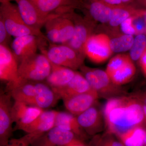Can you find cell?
Returning a JSON list of instances; mask_svg holds the SVG:
<instances>
[{
    "label": "cell",
    "mask_w": 146,
    "mask_h": 146,
    "mask_svg": "<svg viewBox=\"0 0 146 146\" xmlns=\"http://www.w3.org/2000/svg\"><path fill=\"white\" fill-rule=\"evenodd\" d=\"M104 118L108 133L117 136L145 121L143 104L133 96L108 99L104 108Z\"/></svg>",
    "instance_id": "obj_1"
},
{
    "label": "cell",
    "mask_w": 146,
    "mask_h": 146,
    "mask_svg": "<svg viewBox=\"0 0 146 146\" xmlns=\"http://www.w3.org/2000/svg\"><path fill=\"white\" fill-rule=\"evenodd\" d=\"M0 19L3 21L9 34L14 37L33 35L48 41L41 30L33 28L25 23L20 14L17 5L11 2L1 3Z\"/></svg>",
    "instance_id": "obj_2"
},
{
    "label": "cell",
    "mask_w": 146,
    "mask_h": 146,
    "mask_svg": "<svg viewBox=\"0 0 146 146\" xmlns=\"http://www.w3.org/2000/svg\"><path fill=\"white\" fill-rule=\"evenodd\" d=\"M70 19L74 25V34L72 38L64 44L68 45L77 52L86 57L85 46L86 42L96 27V23L89 16L84 17L78 15L72 10L64 13Z\"/></svg>",
    "instance_id": "obj_3"
},
{
    "label": "cell",
    "mask_w": 146,
    "mask_h": 146,
    "mask_svg": "<svg viewBox=\"0 0 146 146\" xmlns=\"http://www.w3.org/2000/svg\"><path fill=\"white\" fill-rule=\"evenodd\" d=\"M51 70L49 60L44 54H35L22 60L18 66V76L28 81L46 80Z\"/></svg>",
    "instance_id": "obj_4"
},
{
    "label": "cell",
    "mask_w": 146,
    "mask_h": 146,
    "mask_svg": "<svg viewBox=\"0 0 146 146\" xmlns=\"http://www.w3.org/2000/svg\"><path fill=\"white\" fill-rule=\"evenodd\" d=\"M80 69L91 88L96 91L99 97L109 99L117 97L123 93L120 86L113 83L106 71L89 68L84 65Z\"/></svg>",
    "instance_id": "obj_5"
},
{
    "label": "cell",
    "mask_w": 146,
    "mask_h": 146,
    "mask_svg": "<svg viewBox=\"0 0 146 146\" xmlns=\"http://www.w3.org/2000/svg\"><path fill=\"white\" fill-rule=\"evenodd\" d=\"M41 48L42 53L45 54L52 63L74 71L83 65L86 58L64 44L57 45L52 43L47 50L42 47Z\"/></svg>",
    "instance_id": "obj_6"
},
{
    "label": "cell",
    "mask_w": 146,
    "mask_h": 146,
    "mask_svg": "<svg viewBox=\"0 0 146 146\" xmlns=\"http://www.w3.org/2000/svg\"><path fill=\"white\" fill-rule=\"evenodd\" d=\"M44 26L48 41L54 44H66L72 38L74 30L73 21L63 13L50 19Z\"/></svg>",
    "instance_id": "obj_7"
},
{
    "label": "cell",
    "mask_w": 146,
    "mask_h": 146,
    "mask_svg": "<svg viewBox=\"0 0 146 146\" xmlns=\"http://www.w3.org/2000/svg\"><path fill=\"white\" fill-rule=\"evenodd\" d=\"M112 52L110 46V38L104 33L91 35L85 46L86 56L94 63L104 62Z\"/></svg>",
    "instance_id": "obj_8"
},
{
    "label": "cell",
    "mask_w": 146,
    "mask_h": 146,
    "mask_svg": "<svg viewBox=\"0 0 146 146\" xmlns=\"http://www.w3.org/2000/svg\"><path fill=\"white\" fill-rule=\"evenodd\" d=\"M8 93L1 91L0 95V146L7 145L13 131L12 116L13 104Z\"/></svg>",
    "instance_id": "obj_9"
},
{
    "label": "cell",
    "mask_w": 146,
    "mask_h": 146,
    "mask_svg": "<svg viewBox=\"0 0 146 146\" xmlns=\"http://www.w3.org/2000/svg\"><path fill=\"white\" fill-rule=\"evenodd\" d=\"M23 20L29 27L41 30L47 21L58 15L54 13L49 16L42 14L30 0H15Z\"/></svg>",
    "instance_id": "obj_10"
},
{
    "label": "cell",
    "mask_w": 146,
    "mask_h": 146,
    "mask_svg": "<svg viewBox=\"0 0 146 146\" xmlns=\"http://www.w3.org/2000/svg\"><path fill=\"white\" fill-rule=\"evenodd\" d=\"M18 61L8 46L0 44V79L7 84L21 79L18 76Z\"/></svg>",
    "instance_id": "obj_11"
},
{
    "label": "cell",
    "mask_w": 146,
    "mask_h": 146,
    "mask_svg": "<svg viewBox=\"0 0 146 146\" xmlns=\"http://www.w3.org/2000/svg\"><path fill=\"white\" fill-rule=\"evenodd\" d=\"M77 140H82L73 132L54 126L36 138L31 146H65Z\"/></svg>",
    "instance_id": "obj_12"
},
{
    "label": "cell",
    "mask_w": 146,
    "mask_h": 146,
    "mask_svg": "<svg viewBox=\"0 0 146 146\" xmlns=\"http://www.w3.org/2000/svg\"><path fill=\"white\" fill-rule=\"evenodd\" d=\"M44 110L31 105L15 101L12 108L13 123H16L14 129L23 130L37 118Z\"/></svg>",
    "instance_id": "obj_13"
},
{
    "label": "cell",
    "mask_w": 146,
    "mask_h": 146,
    "mask_svg": "<svg viewBox=\"0 0 146 146\" xmlns=\"http://www.w3.org/2000/svg\"><path fill=\"white\" fill-rule=\"evenodd\" d=\"M41 39L33 35L14 38L10 44L11 49L18 64L22 60L36 53Z\"/></svg>",
    "instance_id": "obj_14"
},
{
    "label": "cell",
    "mask_w": 146,
    "mask_h": 146,
    "mask_svg": "<svg viewBox=\"0 0 146 146\" xmlns=\"http://www.w3.org/2000/svg\"><path fill=\"white\" fill-rule=\"evenodd\" d=\"M99 98V96L96 91L92 90L63 100L65 108L69 112L77 116L96 104Z\"/></svg>",
    "instance_id": "obj_15"
},
{
    "label": "cell",
    "mask_w": 146,
    "mask_h": 146,
    "mask_svg": "<svg viewBox=\"0 0 146 146\" xmlns=\"http://www.w3.org/2000/svg\"><path fill=\"white\" fill-rule=\"evenodd\" d=\"M96 104L76 116L80 125L89 135H95L103 127V114Z\"/></svg>",
    "instance_id": "obj_16"
},
{
    "label": "cell",
    "mask_w": 146,
    "mask_h": 146,
    "mask_svg": "<svg viewBox=\"0 0 146 146\" xmlns=\"http://www.w3.org/2000/svg\"><path fill=\"white\" fill-rule=\"evenodd\" d=\"M44 15L49 16L68 8H83L82 0H30Z\"/></svg>",
    "instance_id": "obj_17"
},
{
    "label": "cell",
    "mask_w": 146,
    "mask_h": 146,
    "mask_svg": "<svg viewBox=\"0 0 146 146\" xmlns=\"http://www.w3.org/2000/svg\"><path fill=\"white\" fill-rule=\"evenodd\" d=\"M7 93L15 101L28 104L36 94V82L21 79L18 82L7 84Z\"/></svg>",
    "instance_id": "obj_18"
},
{
    "label": "cell",
    "mask_w": 146,
    "mask_h": 146,
    "mask_svg": "<svg viewBox=\"0 0 146 146\" xmlns=\"http://www.w3.org/2000/svg\"><path fill=\"white\" fill-rule=\"evenodd\" d=\"M52 89L62 100L94 90L82 73L77 72H76L72 79L65 86Z\"/></svg>",
    "instance_id": "obj_19"
},
{
    "label": "cell",
    "mask_w": 146,
    "mask_h": 146,
    "mask_svg": "<svg viewBox=\"0 0 146 146\" xmlns=\"http://www.w3.org/2000/svg\"><path fill=\"white\" fill-rule=\"evenodd\" d=\"M82 10L85 15L89 16L97 22L102 24L108 23L115 7L111 6L99 0H82Z\"/></svg>",
    "instance_id": "obj_20"
},
{
    "label": "cell",
    "mask_w": 146,
    "mask_h": 146,
    "mask_svg": "<svg viewBox=\"0 0 146 146\" xmlns=\"http://www.w3.org/2000/svg\"><path fill=\"white\" fill-rule=\"evenodd\" d=\"M36 88L35 96L28 104L44 110L52 107L60 99L47 83L42 82H36Z\"/></svg>",
    "instance_id": "obj_21"
},
{
    "label": "cell",
    "mask_w": 146,
    "mask_h": 146,
    "mask_svg": "<svg viewBox=\"0 0 146 146\" xmlns=\"http://www.w3.org/2000/svg\"><path fill=\"white\" fill-rule=\"evenodd\" d=\"M57 112L53 110H44L33 122L22 130L27 133H35L42 135L54 127Z\"/></svg>",
    "instance_id": "obj_22"
},
{
    "label": "cell",
    "mask_w": 146,
    "mask_h": 146,
    "mask_svg": "<svg viewBox=\"0 0 146 146\" xmlns=\"http://www.w3.org/2000/svg\"><path fill=\"white\" fill-rule=\"evenodd\" d=\"M50 62L51 70L46 80V83L52 89L61 88L65 86L74 76L76 71Z\"/></svg>",
    "instance_id": "obj_23"
},
{
    "label": "cell",
    "mask_w": 146,
    "mask_h": 146,
    "mask_svg": "<svg viewBox=\"0 0 146 146\" xmlns=\"http://www.w3.org/2000/svg\"><path fill=\"white\" fill-rule=\"evenodd\" d=\"M55 126L73 132L82 141L87 138V134L80 125L76 116L70 112L58 111Z\"/></svg>",
    "instance_id": "obj_24"
},
{
    "label": "cell",
    "mask_w": 146,
    "mask_h": 146,
    "mask_svg": "<svg viewBox=\"0 0 146 146\" xmlns=\"http://www.w3.org/2000/svg\"><path fill=\"white\" fill-rule=\"evenodd\" d=\"M146 130L142 126L129 129L117 136L125 146H143Z\"/></svg>",
    "instance_id": "obj_25"
},
{
    "label": "cell",
    "mask_w": 146,
    "mask_h": 146,
    "mask_svg": "<svg viewBox=\"0 0 146 146\" xmlns=\"http://www.w3.org/2000/svg\"><path fill=\"white\" fill-rule=\"evenodd\" d=\"M136 72V67L133 60H131L116 71L110 78L115 85L121 86L131 81Z\"/></svg>",
    "instance_id": "obj_26"
},
{
    "label": "cell",
    "mask_w": 146,
    "mask_h": 146,
    "mask_svg": "<svg viewBox=\"0 0 146 146\" xmlns=\"http://www.w3.org/2000/svg\"><path fill=\"white\" fill-rule=\"evenodd\" d=\"M138 9L128 5L115 7L108 23L112 27L116 28L128 18L136 14Z\"/></svg>",
    "instance_id": "obj_27"
},
{
    "label": "cell",
    "mask_w": 146,
    "mask_h": 146,
    "mask_svg": "<svg viewBox=\"0 0 146 146\" xmlns=\"http://www.w3.org/2000/svg\"><path fill=\"white\" fill-rule=\"evenodd\" d=\"M134 38L133 35L123 34L110 39V46L112 52H123L130 50Z\"/></svg>",
    "instance_id": "obj_28"
},
{
    "label": "cell",
    "mask_w": 146,
    "mask_h": 146,
    "mask_svg": "<svg viewBox=\"0 0 146 146\" xmlns=\"http://www.w3.org/2000/svg\"><path fill=\"white\" fill-rule=\"evenodd\" d=\"M146 49V34L137 35L130 49L129 56L133 60H139Z\"/></svg>",
    "instance_id": "obj_29"
},
{
    "label": "cell",
    "mask_w": 146,
    "mask_h": 146,
    "mask_svg": "<svg viewBox=\"0 0 146 146\" xmlns=\"http://www.w3.org/2000/svg\"><path fill=\"white\" fill-rule=\"evenodd\" d=\"M132 60L129 55L118 54L111 58L108 64L106 72L110 77L119 68Z\"/></svg>",
    "instance_id": "obj_30"
},
{
    "label": "cell",
    "mask_w": 146,
    "mask_h": 146,
    "mask_svg": "<svg viewBox=\"0 0 146 146\" xmlns=\"http://www.w3.org/2000/svg\"><path fill=\"white\" fill-rule=\"evenodd\" d=\"M40 136L36 133H27L21 138L10 139L7 145L1 146H29Z\"/></svg>",
    "instance_id": "obj_31"
},
{
    "label": "cell",
    "mask_w": 146,
    "mask_h": 146,
    "mask_svg": "<svg viewBox=\"0 0 146 146\" xmlns=\"http://www.w3.org/2000/svg\"><path fill=\"white\" fill-rule=\"evenodd\" d=\"M11 36L6 28L3 21L0 19V44L9 46L12 42Z\"/></svg>",
    "instance_id": "obj_32"
},
{
    "label": "cell",
    "mask_w": 146,
    "mask_h": 146,
    "mask_svg": "<svg viewBox=\"0 0 146 146\" xmlns=\"http://www.w3.org/2000/svg\"><path fill=\"white\" fill-rule=\"evenodd\" d=\"M132 21L133 16H131L124 21L120 25L121 29L123 34L136 35V31L133 27Z\"/></svg>",
    "instance_id": "obj_33"
},
{
    "label": "cell",
    "mask_w": 146,
    "mask_h": 146,
    "mask_svg": "<svg viewBox=\"0 0 146 146\" xmlns=\"http://www.w3.org/2000/svg\"><path fill=\"white\" fill-rule=\"evenodd\" d=\"M100 146H125L120 141H117L112 137H108L101 142Z\"/></svg>",
    "instance_id": "obj_34"
},
{
    "label": "cell",
    "mask_w": 146,
    "mask_h": 146,
    "mask_svg": "<svg viewBox=\"0 0 146 146\" xmlns=\"http://www.w3.org/2000/svg\"><path fill=\"white\" fill-rule=\"evenodd\" d=\"M139 61L142 72L146 77V49Z\"/></svg>",
    "instance_id": "obj_35"
},
{
    "label": "cell",
    "mask_w": 146,
    "mask_h": 146,
    "mask_svg": "<svg viewBox=\"0 0 146 146\" xmlns=\"http://www.w3.org/2000/svg\"><path fill=\"white\" fill-rule=\"evenodd\" d=\"M99 1L112 7L125 5L122 3L121 0H99Z\"/></svg>",
    "instance_id": "obj_36"
},
{
    "label": "cell",
    "mask_w": 146,
    "mask_h": 146,
    "mask_svg": "<svg viewBox=\"0 0 146 146\" xmlns=\"http://www.w3.org/2000/svg\"><path fill=\"white\" fill-rule=\"evenodd\" d=\"M133 96L141 102L142 104L146 105V91L143 93H138Z\"/></svg>",
    "instance_id": "obj_37"
},
{
    "label": "cell",
    "mask_w": 146,
    "mask_h": 146,
    "mask_svg": "<svg viewBox=\"0 0 146 146\" xmlns=\"http://www.w3.org/2000/svg\"><path fill=\"white\" fill-rule=\"evenodd\" d=\"M65 146H87L83 142V141L81 140H77L73 141L70 143L68 144Z\"/></svg>",
    "instance_id": "obj_38"
},
{
    "label": "cell",
    "mask_w": 146,
    "mask_h": 146,
    "mask_svg": "<svg viewBox=\"0 0 146 146\" xmlns=\"http://www.w3.org/2000/svg\"><path fill=\"white\" fill-rule=\"evenodd\" d=\"M140 12L142 16H143L146 22V9H140Z\"/></svg>",
    "instance_id": "obj_39"
},
{
    "label": "cell",
    "mask_w": 146,
    "mask_h": 146,
    "mask_svg": "<svg viewBox=\"0 0 146 146\" xmlns=\"http://www.w3.org/2000/svg\"><path fill=\"white\" fill-rule=\"evenodd\" d=\"M137 1L141 5L146 9V0H137Z\"/></svg>",
    "instance_id": "obj_40"
},
{
    "label": "cell",
    "mask_w": 146,
    "mask_h": 146,
    "mask_svg": "<svg viewBox=\"0 0 146 146\" xmlns=\"http://www.w3.org/2000/svg\"><path fill=\"white\" fill-rule=\"evenodd\" d=\"M121 1L124 5H127L129 3H131L133 0H121Z\"/></svg>",
    "instance_id": "obj_41"
},
{
    "label": "cell",
    "mask_w": 146,
    "mask_h": 146,
    "mask_svg": "<svg viewBox=\"0 0 146 146\" xmlns=\"http://www.w3.org/2000/svg\"><path fill=\"white\" fill-rule=\"evenodd\" d=\"M143 104V109L144 113V115H145V120L146 121V105H145Z\"/></svg>",
    "instance_id": "obj_42"
},
{
    "label": "cell",
    "mask_w": 146,
    "mask_h": 146,
    "mask_svg": "<svg viewBox=\"0 0 146 146\" xmlns=\"http://www.w3.org/2000/svg\"><path fill=\"white\" fill-rule=\"evenodd\" d=\"M11 1H15V0H0L1 3L6 2H11Z\"/></svg>",
    "instance_id": "obj_43"
},
{
    "label": "cell",
    "mask_w": 146,
    "mask_h": 146,
    "mask_svg": "<svg viewBox=\"0 0 146 146\" xmlns=\"http://www.w3.org/2000/svg\"><path fill=\"white\" fill-rule=\"evenodd\" d=\"M143 146H146V135L144 140V144Z\"/></svg>",
    "instance_id": "obj_44"
},
{
    "label": "cell",
    "mask_w": 146,
    "mask_h": 146,
    "mask_svg": "<svg viewBox=\"0 0 146 146\" xmlns=\"http://www.w3.org/2000/svg\"></svg>",
    "instance_id": "obj_45"
}]
</instances>
